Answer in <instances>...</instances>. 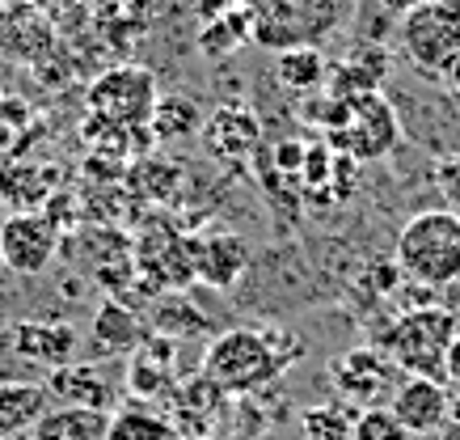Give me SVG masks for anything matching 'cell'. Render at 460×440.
<instances>
[{
    "label": "cell",
    "instance_id": "1",
    "mask_svg": "<svg viewBox=\"0 0 460 440\" xmlns=\"http://www.w3.org/2000/svg\"><path fill=\"white\" fill-rule=\"evenodd\" d=\"M393 258L410 284L435 288V292L460 284V212L427 208V212L410 216L397 233Z\"/></svg>",
    "mask_w": 460,
    "mask_h": 440
},
{
    "label": "cell",
    "instance_id": "2",
    "mask_svg": "<svg viewBox=\"0 0 460 440\" xmlns=\"http://www.w3.org/2000/svg\"><path fill=\"white\" fill-rule=\"evenodd\" d=\"M288 369V355H279L275 339L262 330H224L208 343L203 352V377L220 385L224 394H250L262 390L266 382H275Z\"/></svg>",
    "mask_w": 460,
    "mask_h": 440
},
{
    "label": "cell",
    "instance_id": "3",
    "mask_svg": "<svg viewBox=\"0 0 460 440\" xmlns=\"http://www.w3.org/2000/svg\"><path fill=\"white\" fill-rule=\"evenodd\" d=\"M456 335V313L444 305H422V310L402 313L385 330V352L410 377H435L444 382V352Z\"/></svg>",
    "mask_w": 460,
    "mask_h": 440
},
{
    "label": "cell",
    "instance_id": "4",
    "mask_svg": "<svg viewBox=\"0 0 460 440\" xmlns=\"http://www.w3.org/2000/svg\"><path fill=\"white\" fill-rule=\"evenodd\" d=\"M355 0H245L253 13V39L266 47L317 43L350 13Z\"/></svg>",
    "mask_w": 460,
    "mask_h": 440
},
{
    "label": "cell",
    "instance_id": "5",
    "mask_svg": "<svg viewBox=\"0 0 460 440\" xmlns=\"http://www.w3.org/2000/svg\"><path fill=\"white\" fill-rule=\"evenodd\" d=\"M405 56L427 72H447L460 59V0H427L402 17Z\"/></svg>",
    "mask_w": 460,
    "mask_h": 440
},
{
    "label": "cell",
    "instance_id": "6",
    "mask_svg": "<svg viewBox=\"0 0 460 440\" xmlns=\"http://www.w3.org/2000/svg\"><path fill=\"white\" fill-rule=\"evenodd\" d=\"M156 94V76L140 64H123V68L102 72L93 89H89V111L98 114L102 123H111L119 131L144 128L148 114H153Z\"/></svg>",
    "mask_w": 460,
    "mask_h": 440
},
{
    "label": "cell",
    "instance_id": "7",
    "mask_svg": "<svg viewBox=\"0 0 460 440\" xmlns=\"http://www.w3.org/2000/svg\"><path fill=\"white\" fill-rule=\"evenodd\" d=\"M59 229L47 212H13L0 220V267L13 280H34L56 263Z\"/></svg>",
    "mask_w": 460,
    "mask_h": 440
},
{
    "label": "cell",
    "instance_id": "8",
    "mask_svg": "<svg viewBox=\"0 0 460 440\" xmlns=\"http://www.w3.org/2000/svg\"><path fill=\"white\" fill-rule=\"evenodd\" d=\"M397 114H393L389 98L372 89V94H359L350 98V111H347V123L334 131V144L347 148L350 161H380L397 148Z\"/></svg>",
    "mask_w": 460,
    "mask_h": 440
},
{
    "label": "cell",
    "instance_id": "9",
    "mask_svg": "<svg viewBox=\"0 0 460 440\" xmlns=\"http://www.w3.org/2000/svg\"><path fill=\"white\" fill-rule=\"evenodd\" d=\"M9 347H13L22 360H26L34 373L64 369L76 360V347H81V330L68 327V322H39V318H22L9 327Z\"/></svg>",
    "mask_w": 460,
    "mask_h": 440
},
{
    "label": "cell",
    "instance_id": "10",
    "mask_svg": "<svg viewBox=\"0 0 460 440\" xmlns=\"http://www.w3.org/2000/svg\"><path fill=\"white\" fill-rule=\"evenodd\" d=\"M199 140L208 148L216 161L224 166H245L253 157V148L262 144V119L250 111V106H216V111L203 119V128H199Z\"/></svg>",
    "mask_w": 460,
    "mask_h": 440
},
{
    "label": "cell",
    "instance_id": "11",
    "mask_svg": "<svg viewBox=\"0 0 460 440\" xmlns=\"http://www.w3.org/2000/svg\"><path fill=\"white\" fill-rule=\"evenodd\" d=\"M389 411L402 419L410 436H435L452 415V394L435 377H405L389 394Z\"/></svg>",
    "mask_w": 460,
    "mask_h": 440
},
{
    "label": "cell",
    "instance_id": "12",
    "mask_svg": "<svg viewBox=\"0 0 460 440\" xmlns=\"http://www.w3.org/2000/svg\"><path fill=\"white\" fill-rule=\"evenodd\" d=\"M47 394L64 402V407H93V411H111L119 398V382L114 373L98 360H72L64 369H51L42 377Z\"/></svg>",
    "mask_w": 460,
    "mask_h": 440
},
{
    "label": "cell",
    "instance_id": "13",
    "mask_svg": "<svg viewBox=\"0 0 460 440\" xmlns=\"http://www.w3.org/2000/svg\"><path fill=\"white\" fill-rule=\"evenodd\" d=\"M393 373H397V364L393 360H385L380 352H367V347H355V352L338 355L334 364H330V377H334L338 394L347 398V402H359V407H380L376 398L385 394V390H397L393 385Z\"/></svg>",
    "mask_w": 460,
    "mask_h": 440
},
{
    "label": "cell",
    "instance_id": "14",
    "mask_svg": "<svg viewBox=\"0 0 460 440\" xmlns=\"http://www.w3.org/2000/svg\"><path fill=\"white\" fill-rule=\"evenodd\" d=\"M190 255H195V275L216 292L237 288V280L250 271V250L237 233H208V238H190Z\"/></svg>",
    "mask_w": 460,
    "mask_h": 440
},
{
    "label": "cell",
    "instance_id": "15",
    "mask_svg": "<svg viewBox=\"0 0 460 440\" xmlns=\"http://www.w3.org/2000/svg\"><path fill=\"white\" fill-rule=\"evenodd\" d=\"M56 407L42 382H0V440L34 432L42 415Z\"/></svg>",
    "mask_w": 460,
    "mask_h": 440
},
{
    "label": "cell",
    "instance_id": "16",
    "mask_svg": "<svg viewBox=\"0 0 460 440\" xmlns=\"http://www.w3.org/2000/svg\"><path fill=\"white\" fill-rule=\"evenodd\" d=\"M144 339L140 318L119 305V301H102L98 313H93V327H89V343L102 360H114V355H131Z\"/></svg>",
    "mask_w": 460,
    "mask_h": 440
},
{
    "label": "cell",
    "instance_id": "17",
    "mask_svg": "<svg viewBox=\"0 0 460 440\" xmlns=\"http://www.w3.org/2000/svg\"><path fill=\"white\" fill-rule=\"evenodd\" d=\"M106 427H111V411L56 402V407L34 424V440H106Z\"/></svg>",
    "mask_w": 460,
    "mask_h": 440
},
{
    "label": "cell",
    "instance_id": "18",
    "mask_svg": "<svg viewBox=\"0 0 460 440\" xmlns=\"http://www.w3.org/2000/svg\"><path fill=\"white\" fill-rule=\"evenodd\" d=\"M325 56L317 51V43H296V47H279L275 56V76L288 94H313L317 85H325Z\"/></svg>",
    "mask_w": 460,
    "mask_h": 440
},
{
    "label": "cell",
    "instance_id": "19",
    "mask_svg": "<svg viewBox=\"0 0 460 440\" xmlns=\"http://www.w3.org/2000/svg\"><path fill=\"white\" fill-rule=\"evenodd\" d=\"M106 440H173V424L161 411H153V402L131 398L123 411H111Z\"/></svg>",
    "mask_w": 460,
    "mask_h": 440
},
{
    "label": "cell",
    "instance_id": "20",
    "mask_svg": "<svg viewBox=\"0 0 460 440\" xmlns=\"http://www.w3.org/2000/svg\"><path fill=\"white\" fill-rule=\"evenodd\" d=\"M148 128H153L156 140H190L203 128V114L190 98L181 94H169V98L153 102V114H148Z\"/></svg>",
    "mask_w": 460,
    "mask_h": 440
},
{
    "label": "cell",
    "instance_id": "21",
    "mask_svg": "<svg viewBox=\"0 0 460 440\" xmlns=\"http://www.w3.org/2000/svg\"><path fill=\"white\" fill-rule=\"evenodd\" d=\"M253 34V13L245 9V4H233L224 17H216V22H203V34H199V51L203 56H228L237 43H245Z\"/></svg>",
    "mask_w": 460,
    "mask_h": 440
},
{
    "label": "cell",
    "instance_id": "22",
    "mask_svg": "<svg viewBox=\"0 0 460 440\" xmlns=\"http://www.w3.org/2000/svg\"><path fill=\"white\" fill-rule=\"evenodd\" d=\"M355 415L342 402H325V407H308L305 411V440H350Z\"/></svg>",
    "mask_w": 460,
    "mask_h": 440
},
{
    "label": "cell",
    "instance_id": "23",
    "mask_svg": "<svg viewBox=\"0 0 460 440\" xmlns=\"http://www.w3.org/2000/svg\"><path fill=\"white\" fill-rule=\"evenodd\" d=\"M153 327H156V335H169V339H199V335L208 330V318L190 313L186 301H165V305L153 313Z\"/></svg>",
    "mask_w": 460,
    "mask_h": 440
},
{
    "label": "cell",
    "instance_id": "24",
    "mask_svg": "<svg viewBox=\"0 0 460 440\" xmlns=\"http://www.w3.org/2000/svg\"><path fill=\"white\" fill-rule=\"evenodd\" d=\"M350 440H410V432L389 407H363L350 424Z\"/></svg>",
    "mask_w": 460,
    "mask_h": 440
},
{
    "label": "cell",
    "instance_id": "25",
    "mask_svg": "<svg viewBox=\"0 0 460 440\" xmlns=\"http://www.w3.org/2000/svg\"><path fill=\"white\" fill-rule=\"evenodd\" d=\"M305 153L308 148L300 140H283L279 148H275V161H279V170L292 174V170H305Z\"/></svg>",
    "mask_w": 460,
    "mask_h": 440
},
{
    "label": "cell",
    "instance_id": "26",
    "mask_svg": "<svg viewBox=\"0 0 460 440\" xmlns=\"http://www.w3.org/2000/svg\"><path fill=\"white\" fill-rule=\"evenodd\" d=\"M444 385H456L460 390V330L452 335V343H447V352H444Z\"/></svg>",
    "mask_w": 460,
    "mask_h": 440
},
{
    "label": "cell",
    "instance_id": "27",
    "mask_svg": "<svg viewBox=\"0 0 460 440\" xmlns=\"http://www.w3.org/2000/svg\"><path fill=\"white\" fill-rule=\"evenodd\" d=\"M233 9V0H199V13H203V22H216V17H224Z\"/></svg>",
    "mask_w": 460,
    "mask_h": 440
},
{
    "label": "cell",
    "instance_id": "28",
    "mask_svg": "<svg viewBox=\"0 0 460 440\" xmlns=\"http://www.w3.org/2000/svg\"><path fill=\"white\" fill-rule=\"evenodd\" d=\"M376 4H380V9H385L389 17H405L410 9H419V4H427V0H376Z\"/></svg>",
    "mask_w": 460,
    "mask_h": 440
},
{
    "label": "cell",
    "instance_id": "29",
    "mask_svg": "<svg viewBox=\"0 0 460 440\" xmlns=\"http://www.w3.org/2000/svg\"><path fill=\"white\" fill-rule=\"evenodd\" d=\"M435 436H439V440H460V419H447V424L439 427Z\"/></svg>",
    "mask_w": 460,
    "mask_h": 440
},
{
    "label": "cell",
    "instance_id": "30",
    "mask_svg": "<svg viewBox=\"0 0 460 440\" xmlns=\"http://www.w3.org/2000/svg\"><path fill=\"white\" fill-rule=\"evenodd\" d=\"M4 297H9V271L0 267V301H4Z\"/></svg>",
    "mask_w": 460,
    "mask_h": 440
},
{
    "label": "cell",
    "instance_id": "31",
    "mask_svg": "<svg viewBox=\"0 0 460 440\" xmlns=\"http://www.w3.org/2000/svg\"><path fill=\"white\" fill-rule=\"evenodd\" d=\"M186 440H211V436H186Z\"/></svg>",
    "mask_w": 460,
    "mask_h": 440
}]
</instances>
